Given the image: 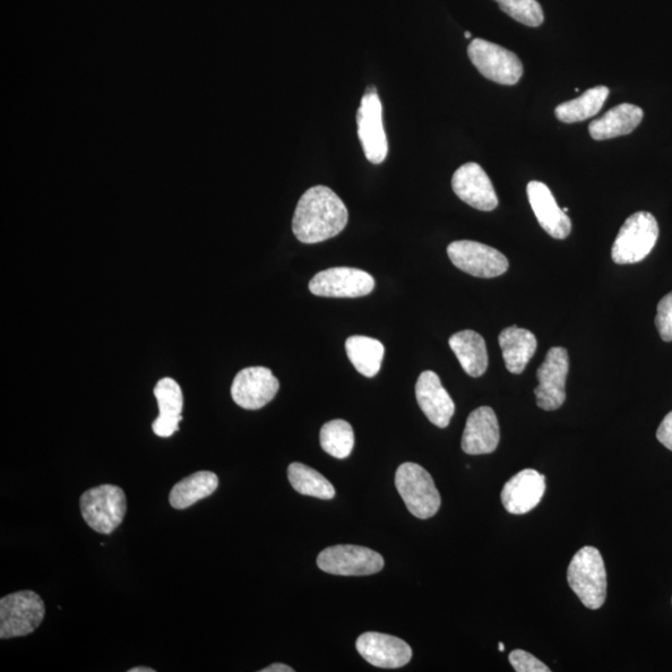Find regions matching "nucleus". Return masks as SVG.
I'll return each instance as SVG.
<instances>
[{
    "label": "nucleus",
    "mask_w": 672,
    "mask_h": 672,
    "mask_svg": "<svg viewBox=\"0 0 672 672\" xmlns=\"http://www.w3.org/2000/svg\"><path fill=\"white\" fill-rule=\"evenodd\" d=\"M348 220L341 198L329 187L314 186L300 197L293 217V234L301 244H321L340 235Z\"/></svg>",
    "instance_id": "1"
},
{
    "label": "nucleus",
    "mask_w": 672,
    "mask_h": 672,
    "mask_svg": "<svg viewBox=\"0 0 672 672\" xmlns=\"http://www.w3.org/2000/svg\"><path fill=\"white\" fill-rule=\"evenodd\" d=\"M568 583L584 607L597 610L607 599V568L600 551L584 547L576 553L568 568Z\"/></svg>",
    "instance_id": "2"
},
{
    "label": "nucleus",
    "mask_w": 672,
    "mask_h": 672,
    "mask_svg": "<svg viewBox=\"0 0 672 672\" xmlns=\"http://www.w3.org/2000/svg\"><path fill=\"white\" fill-rule=\"evenodd\" d=\"M395 485L408 510L416 519L428 520L441 507V496L433 477L418 463H402L396 471Z\"/></svg>",
    "instance_id": "3"
},
{
    "label": "nucleus",
    "mask_w": 672,
    "mask_h": 672,
    "mask_svg": "<svg viewBox=\"0 0 672 672\" xmlns=\"http://www.w3.org/2000/svg\"><path fill=\"white\" fill-rule=\"evenodd\" d=\"M659 238V224L649 212H636L620 228L611 258L617 264H635L648 257Z\"/></svg>",
    "instance_id": "4"
},
{
    "label": "nucleus",
    "mask_w": 672,
    "mask_h": 672,
    "mask_svg": "<svg viewBox=\"0 0 672 672\" xmlns=\"http://www.w3.org/2000/svg\"><path fill=\"white\" fill-rule=\"evenodd\" d=\"M46 618V605L39 594L23 590L0 599V639L27 636Z\"/></svg>",
    "instance_id": "5"
},
{
    "label": "nucleus",
    "mask_w": 672,
    "mask_h": 672,
    "mask_svg": "<svg viewBox=\"0 0 672 672\" xmlns=\"http://www.w3.org/2000/svg\"><path fill=\"white\" fill-rule=\"evenodd\" d=\"M80 510L84 521L91 530L111 534L125 519V493L123 488L112 485L90 488L82 496Z\"/></svg>",
    "instance_id": "6"
},
{
    "label": "nucleus",
    "mask_w": 672,
    "mask_h": 672,
    "mask_svg": "<svg viewBox=\"0 0 672 672\" xmlns=\"http://www.w3.org/2000/svg\"><path fill=\"white\" fill-rule=\"evenodd\" d=\"M471 63L490 82L512 86L521 80L523 64L513 51L485 39H473L468 49Z\"/></svg>",
    "instance_id": "7"
},
{
    "label": "nucleus",
    "mask_w": 672,
    "mask_h": 672,
    "mask_svg": "<svg viewBox=\"0 0 672 672\" xmlns=\"http://www.w3.org/2000/svg\"><path fill=\"white\" fill-rule=\"evenodd\" d=\"M358 137L368 161L381 165L389 152L383 123V103L375 88H369L357 114Z\"/></svg>",
    "instance_id": "8"
},
{
    "label": "nucleus",
    "mask_w": 672,
    "mask_h": 672,
    "mask_svg": "<svg viewBox=\"0 0 672 672\" xmlns=\"http://www.w3.org/2000/svg\"><path fill=\"white\" fill-rule=\"evenodd\" d=\"M447 254L455 266L477 278L499 277L510 266L505 254L475 240H456L447 247Z\"/></svg>",
    "instance_id": "9"
},
{
    "label": "nucleus",
    "mask_w": 672,
    "mask_h": 672,
    "mask_svg": "<svg viewBox=\"0 0 672 672\" xmlns=\"http://www.w3.org/2000/svg\"><path fill=\"white\" fill-rule=\"evenodd\" d=\"M325 573L344 576L372 575L383 571L384 558L377 551L359 546H334L318 556Z\"/></svg>",
    "instance_id": "10"
},
{
    "label": "nucleus",
    "mask_w": 672,
    "mask_h": 672,
    "mask_svg": "<svg viewBox=\"0 0 672 672\" xmlns=\"http://www.w3.org/2000/svg\"><path fill=\"white\" fill-rule=\"evenodd\" d=\"M375 289V279L365 271L335 266L314 275L309 290L316 297L360 298Z\"/></svg>",
    "instance_id": "11"
},
{
    "label": "nucleus",
    "mask_w": 672,
    "mask_h": 672,
    "mask_svg": "<svg viewBox=\"0 0 672 672\" xmlns=\"http://www.w3.org/2000/svg\"><path fill=\"white\" fill-rule=\"evenodd\" d=\"M568 373H570V356L567 349L551 348L537 370L539 384L534 394L542 410L556 411L563 407L567 399Z\"/></svg>",
    "instance_id": "12"
},
{
    "label": "nucleus",
    "mask_w": 672,
    "mask_h": 672,
    "mask_svg": "<svg viewBox=\"0 0 672 672\" xmlns=\"http://www.w3.org/2000/svg\"><path fill=\"white\" fill-rule=\"evenodd\" d=\"M279 391L278 378L272 370L252 366L240 370L232 384V399L246 410H260L270 403Z\"/></svg>",
    "instance_id": "13"
},
{
    "label": "nucleus",
    "mask_w": 672,
    "mask_h": 672,
    "mask_svg": "<svg viewBox=\"0 0 672 672\" xmlns=\"http://www.w3.org/2000/svg\"><path fill=\"white\" fill-rule=\"evenodd\" d=\"M452 189L461 201L478 211H494L498 197L493 181L476 162L464 163L452 177Z\"/></svg>",
    "instance_id": "14"
},
{
    "label": "nucleus",
    "mask_w": 672,
    "mask_h": 672,
    "mask_svg": "<svg viewBox=\"0 0 672 672\" xmlns=\"http://www.w3.org/2000/svg\"><path fill=\"white\" fill-rule=\"evenodd\" d=\"M357 649L369 663L382 669L402 668L408 665L412 658V650L408 643L399 637L382 633L360 635Z\"/></svg>",
    "instance_id": "15"
},
{
    "label": "nucleus",
    "mask_w": 672,
    "mask_h": 672,
    "mask_svg": "<svg viewBox=\"0 0 672 672\" xmlns=\"http://www.w3.org/2000/svg\"><path fill=\"white\" fill-rule=\"evenodd\" d=\"M546 494V477L536 470L517 473L503 487L502 503L511 514L522 515L536 508Z\"/></svg>",
    "instance_id": "16"
},
{
    "label": "nucleus",
    "mask_w": 672,
    "mask_h": 672,
    "mask_svg": "<svg viewBox=\"0 0 672 672\" xmlns=\"http://www.w3.org/2000/svg\"><path fill=\"white\" fill-rule=\"evenodd\" d=\"M528 201L540 227L550 237L565 239L571 235L572 221L558 206L549 187L539 181H531L527 186Z\"/></svg>",
    "instance_id": "17"
},
{
    "label": "nucleus",
    "mask_w": 672,
    "mask_h": 672,
    "mask_svg": "<svg viewBox=\"0 0 672 672\" xmlns=\"http://www.w3.org/2000/svg\"><path fill=\"white\" fill-rule=\"evenodd\" d=\"M416 399L425 416L439 428L450 425L456 407L436 373L424 372L416 383Z\"/></svg>",
    "instance_id": "18"
},
{
    "label": "nucleus",
    "mask_w": 672,
    "mask_h": 672,
    "mask_svg": "<svg viewBox=\"0 0 672 672\" xmlns=\"http://www.w3.org/2000/svg\"><path fill=\"white\" fill-rule=\"evenodd\" d=\"M499 425L496 413L488 407L471 412L462 436V450L468 455H488L499 444Z\"/></svg>",
    "instance_id": "19"
},
{
    "label": "nucleus",
    "mask_w": 672,
    "mask_h": 672,
    "mask_svg": "<svg viewBox=\"0 0 672 672\" xmlns=\"http://www.w3.org/2000/svg\"><path fill=\"white\" fill-rule=\"evenodd\" d=\"M153 394L158 400L160 413L159 418L153 421L152 431L159 437H171L177 433L179 422L183 421V390L174 378L163 377L154 386Z\"/></svg>",
    "instance_id": "20"
},
{
    "label": "nucleus",
    "mask_w": 672,
    "mask_h": 672,
    "mask_svg": "<svg viewBox=\"0 0 672 672\" xmlns=\"http://www.w3.org/2000/svg\"><path fill=\"white\" fill-rule=\"evenodd\" d=\"M644 119L642 108L633 103H620L589 125V134L594 140L605 141L614 137L632 134Z\"/></svg>",
    "instance_id": "21"
},
{
    "label": "nucleus",
    "mask_w": 672,
    "mask_h": 672,
    "mask_svg": "<svg viewBox=\"0 0 672 672\" xmlns=\"http://www.w3.org/2000/svg\"><path fill=\"white\" fill-rule=\"evenodd\" d=\"M508 372L520 375L536 354L538 341L536 336L519 326L507 327L498 336Z\"/></svg>",
    "instance_id": "22"
},
{
    "label": "nucleus",
    "mask_w": 672,
    "mask_h": 672,
    "mask_svg": "<svg viewBox=\"0 0 672 672\" xmlns=\"http://www.w3.org/2000/svg\"><path fill=\"white\" fill-rule=\"evenodd\" d=\"M450 348L460 361L464 373L472 377H480L487 372L488 352L486 341L473 331H463L451 336Z\"/></svg>",
    "instance_id": "23"
},
{
    "label": "nucleus",
    "mask_w": 672,
    "mask_h": 672,
    "mask_svg": "<svg viewBox=\"0 0 672 672\" xmlns=\"http://www.w3.org/2000/svg\"><path fill=\"white\" fill-rule=\"evenodd\" d=\"M219 487V477L210 471H200L179 481L172 488L170 503L176 510H186L201 499L210 497Z\"/></svg>",
    "instance_id": "24"
},
{
    "label": "nucleus",
    "mask_w": 672,
    "mask_h": 672,
    "mask_svg": "<svg viewBox=\"0 0 672 672\" xmlns=\"http://www.w3.org/2000/svg\"><path fill=\"white\" fill-rule=\"evenodd\" d=\"M346 350L351 364L361 375L374 377L381 372L385 356L382 341L369 336L354 335L348 338Z\"/></svg>",
    "instance_id": "25"
},
{
    "label": "nucleus",
    "mask_w": 672,
    "mask_h": 672,
    "mask_svg": "<svg viewBox=\"0 0 672 672\" xmlns=\"http://www.w3.org/2000/svg\"><path fill=\"white\" fill-rule=\"evenodd\" d=\"M608 97L607 86H596L585 91L580 98L560 103L556 108V116L560 123H582L584 120L596 116L605 107Z\"/></svg>",
    "instance_id": "26"
},
{
    "label": "nucleus",
    "mask_w": 672,
    "mask_h": 672,
    "mask_svg": "<svg viewBox=\"0 0 672 672\" xmlns=\"http://www.w3.org/2000/svg\"><path fill=\"white\" fill-rule=\"evenodd\" d=\"M288 478L293 488L300 495L319 499L335 497V488L322 473L310 469L307 464L295 462L288 468Z\"/></svg>",
    "instance_id": "27"
},
{
    "label": "nucleus",
    "mask_w": 672,
    "mask_h": 672,
    "mask_svg": "<svg viewBox=\"0 0 672 672\" xmlns=\"http://www.w3.org/2000/svg\"><path fill=\"white\" fill-rule=\"evenodd\" d=\"M321 445L323 450L333 458L348 459L354 450V430L346 420L327 422L321 431Z\"/></svg>",
    "instance_id": "28"
},
{
    "label": "nucleus",
    "mask_w": 672,
    "mask_h": 672,
    "mask_svg": "<svg viewBox=\"0 0 672 672\" xmlns=\"http://www.w3.org/2000/svg\"><path fill=\"white\" fill-rule=\"evenodd\" d=\"M499 8L514 21L537 28L545 22L540 4L537 0H495Z\"/></svg>",
    "instance_id": "29"
},
{
    "label": "nucleus",
    "mask_w": 672,
    "mask_h": 672,
    "mask_svg": "<svg viewBox=\"0 0 672 672\" xmlns=\"http://www.w3.org/2000/svg\"><path fill=\"white\" fill-rule=\"evenodd\" d=\"M655 325L663 341H672V291L660 300Z\"/></svg>",
    "instance_id": "30"
},
{
    "label": "nucleus",
    "mask_w": 672,
    "mask_h": 672,
    "mask_svg": "<svg viewBox=\"0 0 672 672\" xmlns=\"http://www.w3.org/2000/svg\"><path fill=\"white\" fill-rule=\"evenodd\" d=\"M510 662L517 672H550V669L534 655L524 650H514L510 654Z\"/></svg>",
    "instance_id": "31"
},
{
    "label": "nucleus",
    "mask_w": 672,
    "mask_h": 672,
    "mask_svg": "<svg viewBox=\"0 0 672 672\" xmlns=\"http://www.w3.org/2000/svg\"><path fill=\"white\" fill-rule=\"evenodd\" d=\"M657 437L668 450L672 451V411L662 420Z\"/></svg>",
    "instance_id": "32"
},
{
    "label": "nucleus",
    "mask_w": 672,
    "mask_h": 672,
    "mask_svg": "<svg viewBox=\"0 0 672 672\" xmlns=\"http://www.w3.org/2000/svg\"><path fill=\"white\" fill-rule=\"evenodd\" d=\"M261 672H295V669L284 665V663H273V665L262 669Z\"/></svg>",
    "instance_id": "33"
},
{
    "label": "nucleus",
    "mask_w": 672,
    "mask_h": 672,
    "mask_svg": "<svg viewBox=\"0 0 672 672\" xmlns=\"http://www.w3.org/2000/svg\"><path fill=\"white\" fill-rule=\"evenodd\" d=\"M157 670L151 669V668H144V667H139V668H133L130 670H128V672H154Z\"/></svg>",
    "instance_id": "34"
},
{
    "label": "nucleus",
    "mask_w": 672,
    "mask_h": 672,
    "mask_svg": "<svg viewBox=\"0 0 672 672\" xmlns=\"http://www.w3.org/2000/svg\"><path fill=\"white\" fill-rule=\"evenodd\" d=\"M498 650L501 651V652L505 651V644L503 643H499L498 644Z\"/></svg>",
    "instance_id": "35"
},
{
    "label": "nucleus",
    "mask_w": 672,
    "mask_h": 672,
    "mask_svg": "<svg viewBox=\"0 0 672 672\" xmlns=\"http://www.w3.org/2000/svg\"><path fill=\"white\" fill-rule=\"evenodd\" d=\"M464 38L471 39V33L470 32L464 33Z\"/></svg>",
    "instance_id": "36"
},
{
    "label": "nucleus",
    "mask_w": 672,
    "mask_h": 672,
    "mask_svg": "<svg viewBox=\"0 0 672 672\" xmlns=\"http://www.w3.org/2000/svg\"><path fill=\"white\" fill-rule=\"evenodd\" d=\"M562 210H563L564 213L570 212V209H567V207H565V209H562Z\"/></svg>",
    "instance_id": "37"
}]
</instances>
